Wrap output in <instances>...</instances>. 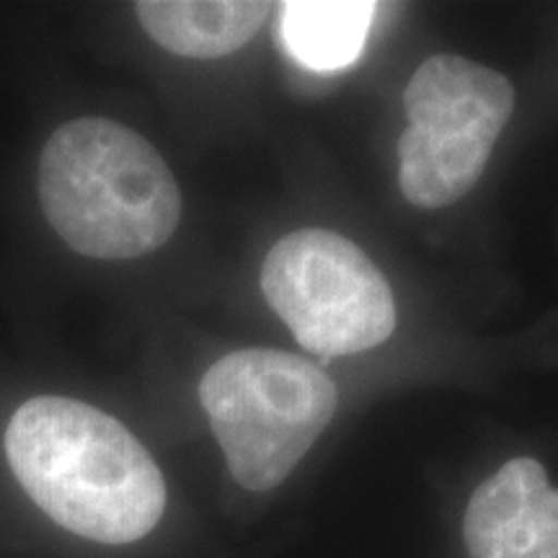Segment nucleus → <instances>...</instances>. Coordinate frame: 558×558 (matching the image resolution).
Masks as SVG:
<instances>
[{
  "mask_svg": "<svg viewBox=\"0 0 558 558\" xmlns=\"http://www.w3.org/2000/svg\"><path fill=\"white\" fill-rule=\"evenodd\" d=\"M5 456L24 492L81 538L128 546L156 530L163 473L140 439L101 409L60 396L21 403Z\"/></svg>",
  "mask_w": 558,
  "mask_h": 558,
  "instance_id": "1",
  "label": "nucleus"
},
{
  "mask_svg": "<svg viewBox=\"0 0 558 558\" xmlns=\"http://www.w3.org/2000/svg\"><path fill=\"white\" fill-rule=\"evenodd\" d=\"M39 202L54 233L90 259H137L177 233L181 192L143 135L107 117H81L47 140Z\"/></svg>",
  "mask_w": 558,
  "mask_h": 558,
  "instance_id": "2",
  "label": "nucleus"
},
{
  "mask_svg": "<svg viewBox=\"0 0 558 558\" xmlns=\"http://www.w3.org/2000/svg\"><path fill=\"white\" fill-rule=\"evenodd\" d=\"M199 401L233 478L248 492H269L329 427L339 390L316 362L248 347L207 369Z\"/></svg>",
  "mask_w": 558,
  "mask_h": 558,
  "instance_id": "3",
  "label": "nucleus"
},
{
  "mask_svg": "<svg viewBox=\"0 0 558 558\" xmlns=\"http://www.w3.org/2000/svg\"><path fill=\"white\" fill-rule=\"evenodd\" d=\"M399 186L414 207L463 199L484 177L514 109V88L497 70L458 54H432L403 90Z\"/></svg>",
  "mask_w": 558,
  "mask_h": 558,
  "instance_id": "4",
  "label": "nucleus"
},
{
  "mask_svg": "<svg viewBox=\"0 0 558 558\" xmlns=\"http://www.w3.org/2000/svg\"><path fill=\"white\" fill-rule=\"evenodd\" d=\"M262 292L292 337L318 357L380 347L396 331V298L373 259L344 235L308 228L264 259Z\"/></svg>",
  "mask_w": 558,
  "mask_h": 558,
  "instance_id": "5",
  "label": "nucleus"
},
{
  "mask_svg": "<svg viewBox=\"0 0 558 558\" xmlns=\"http://www.w3.org/2000/svg\"><path fill=\"white\" fill-rule=\"evenodd\" d=\"M463 538L469 558H558V494L538 460H509L473 492Z\"/></svg>",
  "mask_w": 558,
  "mask_h": 558,
  "instance_id": "6",
  "label": "nucleus"
},
{
  "mask_svg": "<svg viewBox=\"0 0 558 558\" xmlns=\"http://www.w3.org/2000/svg\"><path fill=\"white\" fill-rule=\"evenodd\" d=\"M271 11L241 0H140L135 13L156 45L181 58L215 60L246 47Z\"/></svg>",
  "mask_w": 558,
  "mask_h": 558,
  "instance_id": "7",
  "label": "nucleus"
},
{
  "mask_svg": "<svg viewBox=\"0 0 558 558\" xmlns=\"http://www.w3.org/2000/svg\"><path fill=\"white\" fill-rule=\"evenodd\" d=\"M375 9V3L360 0L282 3L279 37L300 65L316 73H337L360 58Z\"/></svg>",
  "mask_w": 558,
  "mask_h": 558,
  "instance_id": "8",
  "label": "nucleus"
}]
</instances>
